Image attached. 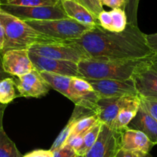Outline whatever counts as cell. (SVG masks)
<instances>
[{"label":"cell","instance_id":"6da1fadb","mask_svg":"<svg viewBox=\"0 0 157 157\" xmlns=\"http://www.w3.org/2000/svg\"><path fill=\"white\" fill-rule=\"evenodd\" d=\"M69 41L79 46L89 59L140 60L155 55L148 45L146 34L130 24L121 32H111L97 25L81 38Z\"/></svg>","mask_w":157,"mask_h":157},{"label":"cell","instance_id":"7a4b0ae2","mask_svg":"<svg viewBox=\"0 0 157 157\" xmlns=\"http://www.w3.org/2000/svg\"><path fill=\"white\" fill-rule=\"evenodd\" d=\"M146 59L126 61L84 59L78 63V67L82 77L85 79L126 81L132 79L135 71Z\"/></svg>","mask_w":157,"mask_h":157},{"label":"cell","instance_id":"3957f363","mask_svg":"<svg viewBox=\"0 0 157 157\" xmlns=\"http://www.w3.org/2000/svg\"><path fill=\"white\" fill-rule=\"evenodd\" d=\"M0 23L4 30V46L0 55L14 49H29L33 44L49 42L25 21L0 11Z\"/></svg>","mask_w":157,"mask_h":157},{"label":"cell","instance_id":"277c9868","mask_svg":"<svg viewBox=\"0 0 157 157\" xmlns=\"http://www.w3.org/2000/svg\"><path fill=\"white\" fill-rule=\"evenodd\" d=\"M25 21L42 35L49 42L78 39L94 28L85 25L69 18L44 21L28 20Z\"/></svg>","mask_w":157,"mask_h":157},{"label":"cell","instance_id":"5b68a950","mask_svg":"<svg viewBox=\"0 0 157 157\" xmlns=\"http://www.w3.org/2000/svg\"><path fill=\"white\" fill-rule=\"evenodd\" d=\"M29 52L52 59L62 60L78 64L84 59H89L83 49L72 41H50L35 44L28 49Z\"/></svg>","mask_w":157,"mask_h":157},{"label":"cell","instance_id":"8992f818","mask_svg":"<svg viewBox=\"0 0 157 157\" xmlns=\"http://www.w3.org/2000/svg\"><path fill=\"white\" fill-rule=\"evenodd\" d=\"M1 9L23 21H44L69 18L61 3L53 6H18L2 2Z\"/></svg>","mask_w":157,"mask_h":157},{"label":"cell","instance_id":"52a82bcc","mask_svg":"<svg viewBox=\"0 0 157 157\" xmlns=\"http://www.w3.org/2000/svg\"><path fill=\"white\" fill-rule=\"evenodd\" d=\"M99 98L139 96L132 79L120 81L112 79H86Z\"/></svg>","mask_w":157,"mask_h":157},{"label":"cell","instance_id":"ba28073f","mask_svg":"<svg viewBox=\"0 0 157 157\" xmlns=\"http://www.w3.org/2000/svg\"><path fill=\"white\" fill-rule=\"evenodd\" d=\"M132 79L139 98L157 101V70L149 64V58L139 66Z\"/></svg>","mask_w":157,"mask_h":157},{"label":"cell","instance_id":"9c48e42d","mask_svg":"<svg viewBox=\"0 0 157 157\" xmlns=\"http://www.w3.org/2000/svg\"><path fill=\"white\" fill-rule=\"evenodd\" d=\"M119 140V132L103 124L95 144L84 157H115L120 149Z\"/></svg>","mask_w":157,"mask_h":157},{"label":"cell","instance_id":"30bf717a","mask_svg":"<svg viewBox=\"0 0 157 157\" xmlns=\"http://www.w3.org/2000/svg\"><path fill=\"white\" fill-rule=\"evenodd\" d=\"M29 58L34 68L38 72H48L71 78H83L78 70V64L75 62L45 58L30 52Z\"/></svg>","mask_w":157,"mask_h":157},{"label":"cell","instance_id":"8fae6325","mask_svg":"<svg viewBox=\"0 0 157 157\" xmlns=\"http://www.w3.org/2000/svg\"><path fill=\"white\" fill-rule=\"evenodd\" d=\"M15 82L19 93L18 96L23 98H42L46 96L51 89L40 72L35 69L29 73L17 77Z\"/></svg>","mask_w":157,"mask_h":157},{"label":"cell","instance_id":"7c38bea8","mask_svg":"<svg viewBox=\"0 0 157 157\" xmlns=\"http://www.w3.org/2000/svg\"><path fill=\"white\" fill-rule=\"evenodd\" d=\"M1 56L3 70L11 76L20 77L35 69L27 49L9 50Z\"/></svg>","mask_w":157,"mask_h":157},{"label":"cell","instance_id":"4fadbf2b","mask_svg":"<svg viewBox=\"0 0 157 157\" xmlns=\"http://www.w3.org/2000/svg\"><path fill=\"white\" fill-rule=\"evenodd\" d=\"M70 101L75 105L83 106L95 110L97 113V102L99 97L93 88L85 78H72L70 82Z\"/></svg>","mask_w":157,"mask_h":157},{"label":"cell","instance_id":"5bb4252c","mask_svg":"<svg viewBox=\"0 0 157 157\" xmlns=\"http://www.w3.org/2000/svg\"><path fill=\"white\" fill-rule=\"evenodd\" d=\"M120 133V149L131 151H142L149 153L154 144L141 131L133 129H123Z\"/></svg>","mask_w":157,"mask_h":157},{"label":"cell","instance_id":"9a60e30c","mask_svg":"<svg viewBox=\"0 0 157 157\" xmlns=\"http://www.w3.org/2000/svg\"><path fill=\"white\" fill-rule=\"evenodd\" d=\"M127 97L99 99L97 102V117L99 121L112 128L119 111L126 102Z\"/></svg>","mask_w":157,"mask_h":157},{"label":"cell","instance_id":"2e32d148","mask_svg":"<svg viewBox=\"0 0 157 157\" xmlns=\"http://www.w3.org/2000/svg\"><path fill=\"white\" fill-rule=\"evenodd\" d=\"M128 128L141 131L154 144H157V121L141 107L127 126Z\"/></svg>","mask_w":157,"mask_h":157},{"label":"cell","instance_id":"e0dca14e","mask_svg":"<svg viewBox=\"0 0 157 157\" xmlns=\"http://www.w3.org/2000/svg\"><path fill=\"white\" fill-rule=\"evenodd\" d=\"M61 4L69 18L87 26L100 25L98 18L83 5L71 0H61Z\"/></svg>","mask_w":157,"mask_h":157},{"label":"cell","instance_id":"ac0fdd59","mask_svg":"<svg viewBox=\"0 0 157 157\" xmlns=\"http://www.w3.org/2000/svg\"><path fill=\"white\" fill-rule=\"evenodd\" d=\"M100 26L111 32H121L127 25V17L123 9H115L111 11L103 10L98 15Z\"/></svg>","mask_w":157,"mask_h":157},{"label":"cell","instance_id":"d6986e66","mask_svg":"<svg viewBox=\"0 0 157 157\" xmlns=\"http://www.w3.org/2000/svg\"><path fill=\"white\" fill-rule=\"evenodd\" d=\"M140 107V100L139 96H129L113 123L112 129L119 132L127 127L129 123L136 115Z\"/></svg>","mask_w":157,"mask_h":157},{"label":"cell","instance_id":"ffe728a7","mask_svg":"<svg viewBox=\"0 0 157 157\" xmlns=\"http://www.w3.org/2000/svg\"><path fill=\"white\" fill-rule=\"evenodd\" d=\"M40 74L51 88L54 89L70 100L71 94L69 87L72 80L71 77L62 76L48 72H40Z\"/></svg>","mask_w":157,"mask_h":157},{"label":"cell","instance_id":"44dd1931","mask_svg":"<svg viewBox=\"0 0 157 157\" xmlns=\"http://www.w3.org/2000/svg\"><path fill=\"white\" fill-rule=\"evenodd\" d=\"M15 79L12 77L6 78L0 81V104L7 106L17 98Z\"/></svg>","mask_w":157,"mask_h":157},{"label":"cell","instance_id":"7402d4cb","mask_svg":"<svg viewBox=\"0 0 157 157\" xmlns=\"http://www.w3.org/2000/svg\"><path fill=\"white\" fill-rule=\"evenodd\" d=\"M102 123L99 121L91 127L89 130H87L83 138V143L79 150L76 152L77 155L79 156H85L88 151L91 149V147L95 144L99 135L100 130H101Z\"/></svg>","mask_w":157,"mask_h":157},{"label":"cell","instance_id":"603a6c76","mask_svg":"<svg viewBox=\"0 0 157 157\" xmlns=\"http://www.w3.org/2000/svg\"><path fill=\"white\" fill-rule=\"evenodd\" d=\"M0 157H23L3 129L0 131Z\"/></svg>","mask_w":157,"mask_h":157},{"label":"cell","instance_id":"cb8c5ba5","mask_svg":"<svg viewBox=\"0 0 157 157\" xmlns=\"http://www.w3.org/2000/svg\"><path fill=\"white\" fill-rule=\"evenodd\" d=\"M98 121L99 119L97 115L88 117L79 120L73 125L69 137H73V136H77V135L80 134V133L87 131L91 127H93L98 122Z\"/></svg>","mask_w":157,"mask_h":157},{"label":"cell","instance_id":"d4e9b609","mask_svg":"<svg viewBox=\"0 0 157 157\" xmlns=\"http://www.w3.org/2000/svg\"><path fill=\"white\" fill-rule=\"evenodd\" d=\"M3 2L18 6H53L61 3V0H4Z\"/></svg>","mask_w":157,"mask_h":157},{"label":"cell","instance_id":"484cf974","mask_svg":"<svg viewBox=\"0 0 157 157\" xmlns=\"http://www.w3.org/2000/svg\"><path fill=\"white\" fill-rule=\"evenodd\" d=\"M74 124L73 123L69 121L68 124H66V127L62 129L60 133L58 134V136H57V138L55 139V140L54 141V143L52 144V147H51L50 150L51 151H54L55 150H58V149L61 148L63 146L66 144V141L69 139V136L71 134V132H72V127H73Z\"/></svg>","mask_w":157,"mask_h":157},{"label":"cell","instance_id":"4316f807","mask_svg":"<svg viewBox=\"0 0 157 157\" xmlns=\"http://www.w3.org/2000/svg\"><path fill=\"white\" fill-rule=\"evenodd\" d=\"M139 0H126L125 12L127 17L128 24L137 25V12Z\"/></svg>","mask_w":157,"mask_h":157},{"label":"cell","instance_id":"83f0119b","mask_svg":"<svg viewBox=\"0 0 157 157\" xmlns=\"http://www.w3.org/2000/svg\"><path fill=\"white\" fill-rule=\"evenodd\" d=\"M140 107L149 113L157 121V101H149L144 98H139Z\"/></svg>","mask_w":157,"mask_h":157},{"label":"cell","instance_id":"f1b7e54d","mask_svg":"<svg viewBox=\"0 0 157 157\" xmlns=\"http://www.w3.org/2000/svg\"><path fill=\"white\" fill-rule=\"evenodd\" d=\"M83 1L85 7L89 9L97 18L100 12L104 10L101 0H83Z\"/></svg>","mask_w":157,"mask_h":157},{"label":"cell","instance_id":"f546056e","mask_svg":"<svg viewBox=\"0 0 157 157\" xmlns=\"http://www.w3.org/2000/svg\"><path fill=\"white\" fill-rule=\"evenodd\" d=\"M52 153V157H75L77 156L75 150L68 145H65L58 150H54Z\"/></svg>","mask_w":157,"mask_h":157},{"label":"cell","instance_id":"4dcf8cb0","mask_svg":"<svg viewBox=\"0 0 157 157\" xmlns=\"http://www.w3.org/2000/svg\"><path fill=\"white\" fill-rule=\"evenodd\" d=\"M115 157H152V156L149 153H144L142 151H131V150L119 149Z\"/></svg>","mask_w":157,"mask_h":157},{"label":"cell","instance_id":"1f68e13d","mask_svg":"<svg viewBox=\"0 0 157 157\" xmlns=\"http://www.w3.org/2000/svg\"><path fill=\"white\" fill-rule=\"evenodd\" d=\"M126 0H101L103 6H106L112 9H121L124 10Z\"/></svg>","mask_w":157,"mask_h":157},{"label":"cell","instance_id":"d6a6232c","mask_svg":"<svg viewBox=\"0 0 157 157\" xmlns=\"http://www.w3.org/2000/svg\"><path fill=\"white\" fill-rule=\"evenodd\" d=\"M53 153L50 150H36L24 155L23 157H52Z\"/></svg>","mask_w":157,"mask_h":157},{"label":"cell","instance_id":"836d02e7","mask_svg":"<svg viewBox=\"0 0 157 157\" xmlns=\"http://www.w3.org/2000/svg\"><path fill=\"white\" fill-rule=\"evenodd\" d=\"M146 41L152 52L155 55H157V33L146 35Z\"/></svg>","mask_w":157,"mask_h":157},{"label":"cell","instance_id":"e575fe53","mask_svg":"<svg viewBox=\"0 0 157 157\" xmlns=\"http://www.w3.org/2000/svg\"><path fill=\"white\" fill-rule=\"evenodd\" d=\"M9 77H11V75H8V74L6 73L5 71L3 70L2 63V56L1 55H0V81H1L2 80L5 79V78H9Z\"/></svg>","mask_w":157,"mask_h":157},{"label":"cell","instance_id":"d590c367","mask_svg":"<svg viewBox=\"0 0 157 157\" xmlns=\"http://www.w3.org/2000/svg\"><path fill=\"white\" fill-rule=\"evenodd\" d=\"M149 64L153 68L157 70V55H153L150 58H149Z\"/></svg>","mask_w":157,"mask_h":157},{"label":"cell","instance_id":"8d00e7d4","mask_svg":"<svg viewBox=\"0 0 157 157\" xmlns=\"http://www.w3.org/2000/svg\"><path fill=\"white\" fill-rule=\"evenodd\" d=\"M4 46V30L2 24L0 23V52H2Z\"/></svg>","mask_w":157,"mask_h":157},{"label":"cell","instance_id":"74e56055","mask_svg":"<svg viewBox=\"0 0 157 157\" xmlns=\"http://www.w3.org/2000/svg\"><path fill=\"white\" fill-rule=\"evenodd\" d=\"M6 107V105H3V104H0V120H2L3 113H4Z\"/></svg>","mask_w":157,"mask_h":157},{"label":"cell","instance_id":"f35d334b","mask_svg":"<svg viewBox=\"0 0 157 157\" xmlns=\"http://www.w3.org/2000/svg\"><path fill=\"white\" fill-rule=\"evenodd\" d=\"M71 1H74V2H75L79 3V4L83 5V6H84V3H83V0H71Z\"/></svg>","mask_w":157,"mask_h":157},{"label":"cell","instance_id":"ab89813d","mask_svg":"<svg viewBox=\"0 0 157 157\" xmlns=\"http://www.w3.org/2000/svg\"><path fill=\"white\" fill-rule=\"evenodd\" d=\"M2 129H3V127H2V120H0V131L2 130Z\"/></svg>","mask_w":157,"mask_h":157},{"label":"cell","instance_id":"60d3db41","mask_svg":"<svg viewBox=\"0 0 157 157\" xmlns=\"http://www.w3.org/2000/svg\"><path fill=\"white\" fill-rule=\"evenodd\" d=\"M3 1H4V0H0V11L2 10V9H1V4L3 2Z\"/></svg>","mask_w":157,"mask_h":157},{"label":"cell","instance_id":"b9f144b4","mask_svg":"<svg viewBox=\"0 0 157 157\" xmlns=\"http://www.w3.org/2000/svg\"><path fill=\"white\" fill-rule=\"evenodd\" d=\"M75 157H84V156H79V155H77Z\"/></svg>","mask_w":157,"mask_h":157}]
</instances>
